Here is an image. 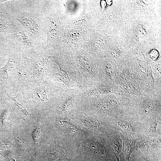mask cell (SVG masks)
Returning a JSON list of instances; mask_svg holds the SVG:
<instances>
[{
  "instance_id": "6da1fadb",
  "label": "cell",
  "mask_w": 161,
  "mask_h": 161,
  "mask_svg": "<svg viewBox=\"0 0 161 161\" xmlns=\"http://www.w3.org/2000/svg\"><path fill=\"white\" fill-rule=\"evenodd\" d=\"M91 104L99 112L110 115L123 107L131 106L132 100L123 96L114 94L103 95L88 98Z\"/></svg>"
},
{
  "instance_id": "7a4b0ae2",
  "label": "cell",
  "mask_w": 161,
  "mask_h": 161,
  "mask_svg": "<svg viewBox=\"0 0 161 161\" xmlns=\"http://www.w3.org/2000/svg\"><path fill=\"white\" fill-rule=\"evenodd\" d=\"M161 96L143 93L132 101L131 106L139 117L161 112Z\"/></svg>"
},
{
  "instance_id": "3957f363",
  "label": "cell",
  "mask_w": 161,
  "mask_h": 161,
  "mask_svg": "<svg viewBox=\"0 0 161 161\" xmlns=\"http://www.w3.org/2000/svg\"><path fill=\"white\" fill-rule=\"evenodd\" d=\"M116 86L120 95L127 97L132 101L143 93L136 77Z\"/></svg>"
},
{
  "instance_id": "277c9868",
  "label": "cell",
  "mask_w": 161,
  "mask_h": 161,
  "mask_svg": "<svg viewBox=\"0 0 161 161\" xmlns=\"http://www.w3.org/2000/svg\"><path fill=\"white\" fill-rule=\"evenodd\" d=\"M117 69L113 67L110 63L105 62L103 67L99 69V81L110 85L116 86Z\"/></svg>"
},
{
  "instance_id": "5b68a950",
  "label": "cell",
  "mask_w": 161,
  "mask_h": 161,
  "mask_svg": "<svg viewBox=\"0 0 161 161\" xmlns=\"http://www.w3.org/2000/svg\"><path fill=\"white\" fill-rule=\"evenodd\" d=\"M27 30L32 32L35 38L39 35V26L37 21L32 18L22 17L16 19Z\"/></svg>"
},
{
  "instance_id": "8992f818",
  "label": "cell",
  "mask_w": 161,
  "mask_h": 161,
  "mask_svg": "<svg viewBox=\"0 0 161 161\" xmlns=\"http://www.w3.org/2000/svg\"><path fill=\"white\" fill-rule=\"evenodd\" d=\"M160 140L157 139L145 140L140 142L137 144L138 148L143 150L145 151H152L154 149L160 147Z\"/></svg>"
},
{
  "instance_id": "52a82bcc",
  "label": "cell",
  "mask_w": 161,
  "mask_h": 161,
  "mask_svg": "<svg viewBox=\"0 0 161 161\" xmlns=\"http://www.w3.org/2000/svg\"><path fill=\"white\" fill-rule=\"evenodd\" d=\"M13 29L14 35L19 42L26 46H31V41L23 30L15 25L13 27Z\"/></svg>"
},
{
  "instance_id": "ba28073f",
  "label": "cell",
  "mask_w": 161,
  "mask_h": 161,
  "mask_svg": "<svg viewBox=\"0 0 161 161\" xmlns=\"http://www.w3.org/2000/svg\"><path fill=\"white\" fill-rule=\"evenodd\" d=\"M135 143L129 140H124L122 151L125 161H129L130 155L134 151Z\"/></svg>"
},
{
  "instance_id": "9c48e42d",
  "label": "cell",
  "mask_w": 161,
  "mask_h": 161,
  "mask_svg": "<svg viewBox=\"0 0 161 161\" xmlns=\"http://www.w3.org/2000/svg\"><path fill=\"white\" fill-rule=\"evenodd\" d=\"M122 141L118 137H115L112 140V149L117 159V161H120V157L122 149Z\"/></svg>"
},
{
  "instance_id": "30bf717a",
  "label": "cell",
  "mask_w": 161,
  "mask_h": 161,
  "mask_svg": "<svg viewBox=\"0 0 161 161\" xmlns=\"http://www.w3.org/2000/svg\"><path fill=\"white\" fill-rule=\"evenodd\" d=\"M49 19L51 24L49 29L47 32V47H48L51 41L54 39L57 34V28L56 25L51 19Z\"/></svg>"
},
{
  "instance_id": "8fae6325",
  "label": "cell",
  "mask_w": 161,
  "mask_h": 161,
  "mask_svg": "<svg viewBox=\"0 0 161 161\" xmlns=\"http://www.w3.org/2000/svg\"><path fill=\"white\" fill-rule=\"evenodd\" d=\"M49 61L47 58L36 61L32 64L34 71L39 74L42 73L45 69Z\"/></svg>"
},
{
  "instance_id": "7c38bea8",
  "label": "cell",
  "mask_w": 161,
  "mask_h": 161,
  "mask_svg": "<svg viewBox=\"0 0 161 161\" xmlns=\"http://www.w3.org/2000/svg\"><path fill=\"white\" fill-rule=\"evenodd\" d=\"M15 62L14 59L13 58L11 57L9 59L6 64L1 68V72L5 80L8 78L9 72L13 67Z\"/></svg>"
},
{
  "instance_id": "4fadbf2b",
  "label": "cell",
  "mask_w": 161,
  "mask_h": 161,
  "mask_svg": "<svg viewBox=\"0 0 161 161\" xmlns=\"http://www.w3.org/2000/svg\"><path fill=\"white\" fill-rule=\"evenodd\" d=\"M10 113L7 110H4L1 113L0 117V129L2 130H5L9 122Z\"/></svg>"
},
{
  "instance_id": "5bb4252c",
  "label": "cell",
  "mask_w": 161,
  "mask_h": 161,
  "mask_svg": "<svg viewBox=\"0 0 161 161\" xmlns=\"http://www.w3.org/2000/svg\"><path fill=\"white\" fill-rule=\"evenodd\" d=\"M36 93L38 97L41 102L46 103L49 102L45 87L38 89L36 90Z\"/></svg>"
},
{
  "instance_id": "9a60e30c",
  "label": "cell",
  "mask_w": 161,
  "mask_h": 161,
  "mask_svg": "<svg viewBox=\"0 0 161 161\" xmlns=\"http://www.w3.org/2000/svg\"><path fill=\"white\" fill-rule=\"evenodd\" d=\"M15 140L18 147L21 149L25 150L26 147V143L25 140L18 134H17L15 136Z\"/></svg>"
},
{
  "instance_id": "2e32d148",
  "label": "cell",
  "mask_w": 161,
  "mask_h": 161,
  "mask_svg": "<svg viewBox=\"0 0 161 161\" xmlns=\"http://www.w3.org/2000/svg\"><path fill=\"white\" fill-rule=\"evenodd\" d=\"M41 135V130L37 125H35L32 132V138L34 142L38 143L40 139Z\"/></svg>"
},
{
  "instance_id": "e0dca14e",
  "label": "cell",
  "mask_w": 161,
  "mask_h": 161,
  "mask_svg": "<svg viewBox=\"0 0 161 161\" xmlns=\"http://www.w3.org/2000/svg\"><path fill=\"white\" fill-rule=\"evenodd\" d=\"M13 145L12 143L8 140H2L0 141V150L8 149L12 147Z\"/></svg>"
},
{
  "instance_id": "ac0fdd59",
  "label": "cell",
  "mask_w": 161,
  "mask_h": 161,
  "mask_svg": "<svg viewBox=\"0 0 161 161\" xmlns=\"http://www.w3.org/2000/svg\"><path fill=\"white\" fill-rule=\"evenodd\" d=\"M7 96L14 102L21 111L26 108L21 100L18 97H13L8 95Z\"/></svg>"
},
{
  "instance_id": "d6986e66",
  "label": "cell",
  "mask_w": 161,
  "mask_h": 161,
  "mask_svg": "<svg viewBox=\"0 0 161 161\" xmlns=\"http://www.w3.org/2000/svg\"><path fill=\"white\" fill-rule=\"evenodd\" d=\"M147 55L152 60L155 61L159 57V53L157 49H154L151 50Z\"/></svg>"
},
{
  "instance_id": "ffe728a7",
  "label": "cell",
  "mask_w": 161,
  "mask_h": 161,
  "mask_svg": "<svg viewBox=\"0 0 161 161\" xmlns=\"http://www.w3.org/2000/svg\"><path fill=\"white\" fill-rule=\"evenodd\" d=\"M1 154L4 157L7 161H17L13 155L7 151H4Z\"/></svg>"
},
{
  "instance_id": "44dd1931",
  "label": "cell",
  "mask_w": 161,
  "mask_h": 161,
  "mask_svg": "<svg viewBox=\"0 0 161 161\" xmlns=\"http://www.w3.org/2000/svg\"><path fill=\"white\" fill-rule=\"evenodd\" d=\"M143 25H138L137 27V30L139 33H142L144 35L146 32L145 27H143Z\"/></svg>"
},
{
  "instance_id": "7402d4cb",
  "label": "cell",
  "mask_w": 161,
  "mask_h": 161,
  "mask_svg": "<svg viewBox=\"0 0 161 161\" xmlns=\"http://www.w3.org/2000/svg\"><path fill=\"white\" fill-rule=\"evenodd\" d=\"M6 29V24L4 20L0 18V30H4Z\"/></svg>"
},
{
  "instance_id": "603a6c76",
  "label": "cell",
  "mask_w": 161,
  "mask_h": 161,
  "mask_svg": "<svg viewBox=\"0 0 161 161\" xmlns=\"http://www.w3.org/2000/svg\"><path fill=\"white\" fill-rule=\"evenodd\" d=\"M100 4L103 10H104L106 5V1L102 0L101 1Z\"/></svg>"
},
{
  "instance_id": "cb8c5ba5",
  "label": "cell",
  "mask_w": 161,
  "mask_h": 161,
  "mask_svg": "<svg viewBox=\"0 0 161 161\" xmlns=\"http://www.w3.org/2000/svg\"><path fill=\"white\" fill-rule=\"evenodd\" d=\"M106 4L109 5H111L112 3V0H106Z\"/></svg>"
},
{
  "instance_id": "d4e9b609",
  "label": "cell",
  "mask_w": 161,
  "mask_h": 161,
  "mask_svg": "<svg viewBox=\"0 0 161 161\" xmlns=\"http://www.w3.org/2000/svg\"><path fill=\"white\" fill-rule=\"evenodd\" d=\"M7 1V0H0V3L2 2Z\"/></svg>"
},
{
  "instance_id": "484cf974",
  "label": "cell",
  "mask_w": 161,
  "mask_h": 161,
  "mask_svg": "<svg viewBox=\"0 0 161 161\" xmlns=\"http://www.w3.org/2000/svg\"><path fill=\"white\" fill-rule=\"evenodd\" d=\"M144 161H150L147 160V159H144Z\"/></svg>"
}]
</instances>
